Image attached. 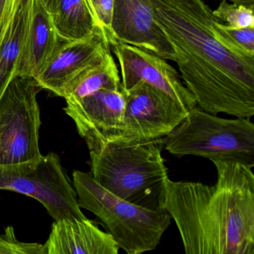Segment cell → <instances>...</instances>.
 I'll return each mask as SVG.
<instances>
[{"label":"cell","mask_w":254,"mask_h":254,"mask_svg":"<svg viewBox=\"0 0 254 254\" xmlns=\"http://www.w3.org/2000/svg\"><path fill=\"white\" fill-rule=\"evenodd\" d=\"M72 184L80 208L96 215L120 249L127 254L154 251L171 224L164 209H146L117 197L100 185L90 173L74 171Z\"/></svg>","instance_id":"277c9868"},{"label":"cell","mask_w":254,"mask_h":254,"mask_svg":"<svg viewBox=\"0 0 254 254\" xmlns=\"http://www.w3.org/2000/svg\"><path fill=\"white\" fill-rule=\"evenodd\" d=\"M110 49L101 34L84 41H65L51 63L35 79L41 89L63 98L68 85L84 69L102 60Z\"/></svg>","instance_id":"4fadbf2b"},{"label":"cell","mask_w":254,"mask_h":254,"mask_svg":"<svg viewBox=\"0 0 254 254\" xmlns=\"http://www.w3.org/2000/svg\"><path fill=\"white\" fill-rule=\"evenodd\" d=\"M44 245L47 254H118L120 251L111 233L87 218L55 221Z\"/></svg>","instance_id":"5bb4252c"},{"label":"cell","mask_w":254,"mask_h":254,"mask_svg":"<svg viewBox=\"0 0 254 254\" xmlns=\"http://www.w3.org/2000/svg\"><path fill=\"white\" fill-rule=\"evenodd\" d=\"M156 20L197 107L214 115H254V56L221 41L203 0H151Z\"/></svg>","instance_id":"6da1fadb"},{"label":"cell","mask_w":254,"mask_h":254,"mask_svg":"<svg viewBox=\"0 0 254 254\" xmlns=\"http://www.w3.org/2000/svg\"><path fill=\"white\" fill-rule=\"evenodd\" d=\"M101 90H122L120 71L111 50L78 75L66 87L63 98L66 102H74Z\"/></svg>","instance_id":"9a60e30c"},{"label":"cell","mask_w":254,"mask_h":254,"mask_svg":"<svg viewBox=\"0 0 254 254\" xmlns=\"http://www.w3.org/2000/svg\"><path fill=\"white\" fill-rule=\"evenodd\" d=\"M0 190L36 199L55 221L87 218L78 205L73 184L55 153L43 155L35 163L0 168Z\"/></svg>","instance_id":"52a82bcc"},{"label":"cell","mask_w":254,"mask_h":254,"mask_svg":"<svg viewBox=\"0 0 254 254\" xmlns=\"http://www.w3.org/2000/svg\"><path fill=\"white\" fill-rule=\"evenodd\" d=\"M14 0H0V41L13 17Z\"/></svg>","instance_id":"7402d4cb"},{"label":"cell","mask_w":254,"mask_h":254,"mask_svg":"<svg viewBox=\"0 0 254 254\" xmlns=\"http://www.w3.org/2000/svg\"><path fill=\"white\" fill-rule=\"evenodd\" d=\"M64 42L55 28L51 14L37 0H29L17 76L38 77L51 63Z\"/></svg>","instance_id":"7c38bea8"},{"label":"cell","mask_w":254,"mask_h":254,"mask_svg":"<svg viewBox=\"0 0 254 254\" xmlns=\"http://www.w3.org/2000/svg\"><path fill=\"white\" fill-rule=\"evenodd\" d=\"M217 181L166 184L162 209L175 221L187 254H254V168L212 160Z\"/></svg>","instance_id":"7a4b0ae2"},{"label":"cell","mask_w":254,"mask_h":254,"mask_svg":"<svg viewBox=\"0 0 254 254\" xmlns=\"http://www.w3.org/2000/svg\"><path fill=\"white\" fill-rule=\"evenodd\" d=\"M27 3L14 13L0 41V98L17 76V64L28 14Z\"/></svg>","instance_id":"e0dca14e"},{"label":"cell","mask_w":254,"mask_h":254,"mask_svg":"<svg viewBox=\"0 0 254 254\" xmlns=\"http://www.w3.org/2000/svg\"><path fill=\"white\" fill-rule=\"evenodd\" d=\"M126 99L123 90H101L66 102L64 111L76 126L88 149L112 142L120 134Z\"/></svg>","instance_id":"30bf717a"},{"label":"cell","mask_w":254,"mask_h":254,"mask_svg":"<svg viewBox=\"0 0 254 254\" xmlns=\"http://www.w3.org/2000/svg\"><path fill=\"white\" fill-rule=\"evenodd\" d=\"M162 139L133 144L108 142L90 148V175L120 198L152 210L162 209L168 168Z\"/></svg>","instance_id":"3957f363"},{"label":"cell","mask_w":254,"mask_h":254,"mask_svg":"<svg viewBox=\"0 0 254 254\" xmlns=\"http://www.w3.org/2000/svg\"><path fill=\"white\" fill-rule=\"evenodd\" d=\"M97 26L110 47L114 45L112 23L114 0H84Z\"/></svg>","instance_id":"ffe728a7"},{"label":"cell","mask_w":254,"mask_h":254,"mask_svg":"<svg viewBox=\"0 0 254 254\" xmlns=\"http://www.w3.org/2000/svg\"><path fill=\"white\" fill-rule=\"evenodd\" d=\"M51 16L55 28L63 41L74 42L99 34L102 35L84 0H60L57 9Z\"/></svg>","instance_id":"2e32d148"},{"label":"cell","mask_w":254,"mask_h":254,"mask_svg":"<svg viewBox=\"0 0 254 254\" xmlns=\"http://www.w3.org/2000/svg\"><path fill=\"white\" fill-rule=\"evenodd\" d=\"M254 8L233 2L229 3L224 0L212 13L217 20L226 23L229 27L242 29L254 26Z\"/></svg>","instance_id":"d6986e66"},{"label":"cell","mask_w":254,"mask_h":254,"mask_svg":"<svg viewBox=\"0 0 254 254\" xmlns=\"http://www.w3.org/2000/svg\"><path fill=\"white\" fill-rule=\"evenodd\" d=\"M111 27L114 44H128L175 62L173 49L156 20L151 0H114Z\"/></svg>","instance_id":"8fae6325"},{"label":"cell","mask_w":254,"mask_h":254,"mask_svg":"<svg viewBox=\"0 0 254 254\" xmlns=\"http://www.w3.org/2000/svg\"><path fill=\"white\" fill-rule=\"evenodd\" d=\"M163 149L178 158L197 156L254 167V124L251 119H224L194 107L166 137Z\"/></svg>","instance_id":"5b68a950"},{"label":"cell","mask_w":254,"mask_h":254,"mask_svg":"<svg viewBox=\"0 0 254 254\" xmlns=\"http://www.w3.org/2000/svg\"><path fill=\"white\" fill-rule=\"evenodd\" d=\"M220 1H224V0H220ZM224 1H230L233 3L254 7V0H224Z\"/></svg>","instance_id":"cb8c5ba5"},{"label":"cell","mask_w":254,"mask_h":254,"mask_svg":"<svg viewBox=\"0 0 254 254\" xmlns=\"http://www.w3.org/2000/svg\"><path fill=\"white\" fill-rule=\"evenodd\" d=\"M0 254H47L45 245L23 242L16 237L12 226L0 234Z\"/></svg>","instance_id":"44dd1931"},{"label":"cell","mask_w":254,"mask_h":254,"mask_svg":"<svg viewBox=\"0 0 254 254\" xmlns=\"http://www.w3.org/2000/svg\"><path fill=\"white\" fill-rule=\"evenodd\" d=\"M29 0H14V11H13V15L16 11L21 9ZM39 2L45 9L50 14H53L57 9L58 5H59V1L60 0H37Z\"/></svg>","instance_id":"603a6c76"},{"label":"cell","mask_w":254,"mask_h":254,"mask_svg":"<svg viewBox=\"0 0 254 254\" xmlns=\"http://www.w3.org/2000/svg\"><path fill=\"white\" fill-rule=\"evenodd\" d=\"M41 90L35 78L15 76L0 98V168L35 163L42 157L37 99Z\"/></svg>","instance_id":"8992f818"},{"label":"cell","mask_w":254,"mask_h":254,"mask_svg":"<svg viewBox=\"0 0 254 254\" xmlns=\"http://www.w3.org/2000/svg\"><path fill=\"white\" fill-rule=\"evenodd\" d=\"M123 92L126 105L121 130L112 141L115 143H139L166 137L189 111L166 93L145 83H137Z\"/></svg>","instance_id":"ba28073f"},{"label":"cell","mask_w":254,"mask_h":254,"mask_svg":"<svg viewBox=\"0 0 254 254\" xmlns=\"http://www.w3.org/2000/svg\"><path fill=\"white\" fill-rule=\"evenodd\" d=\"M215 29L223 43L234 51L254 56V26L232 29L218 20Z\"/></svg>","instance_id":"ac0fdd59"},{"label":"cell","mask_w":254,"mask_h":254,"mask_svg":"<svg viewBox=\"0 0 254 254\" xmlns=\"http://www.w3.org/2000/svg\"><path fill=\"white\" fill-rule=\"evenodd\" d=\"M111 48L120 65L123 91L143 82L166 93L187 111L197 106L176 69L165 59L123 43H117Z\"/></svg>","instance_id":"9c48e42d"}]
</instances>
